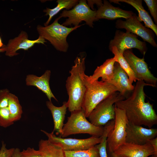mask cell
<instances>
[{"mask_svg":"<svg viewBox=\"0 0 157 157\" xmlns=\"http://www.w3.org/2000/svg\"><path fill=\"white\" fill-rule=\"evenodd\" d=\"M86 55L81 52L76 57L74 65L69 71L70 74L66 81V87L69 98L67 105L71 112L80 110L85 94L86 88L84 82Z\"/></svg>","mask_w":157,"mask_h":157,"instance_id":"cell-2","label":"cell"},{"mask_svg":"<svg viewBox=\"0 0 157 157\" xmlns=\"http://www.w3.org/2000/svg\"><path fill=\"white\" fill-rule=\"evenodd\" d=\"M39 149L42 157H65L64 150L59 144L48 140H41Z\"/></svg>","mask_w":157,"mask_h":157,"instance_id":"cell-22","label":"cell"},{"mask_svg":"<svg viewBox=\"0 0 157 157\" xmlns=\"http://www.w3.org/2000/svg\"><path fill=\"white\" fill-rule=\"evenodd\" d=\"M4 45H3L2 42V41L1 39V38L0 37V48H2L4 46Z\"/></svg>","mask_w":157,"mask_h":157,"instance_id":"cell-35","label":"cell"},{"mask_svg":"<svg viewBox=\"0 0 157 157\" xmlns=\"http://www.w3.org/2000/svg\"><path fill=\"white\" fill-rule=\"evenodd\" d=\"M136 35L127 32L125 33L119 30L116 31L113 39L109 42V48L115 47L119 53L123 54L126 50L136 48L144 55L147 51L145 43L139 40Z\"/></svg>","mask_w":157,"mask_h":157,"instance_id":"cell-11","label":"cell"},{"mask_svg":"<svg viewBox=\"0 0 157 157\" xmlns=\"http://www.w3.org/2000/svg\"><path fill=\"white\" fill-rule=\"evenodd\" d=\"M51 142L60 145L64 151H77L88 149L100 143L102 136H93L89 138L79 139L64 138L56 136L52 132L49 133L41 130Z\"/></svg>","mask_w":157,"mask_h":157,"instance_id":"cell-10","label":"cell"},{"mask_svg":"<svg viewBox=\"0 0 157 157\" xmlns=\"http://www.w3.org/2000/svg\"><path fill=\"white\" fill-rule=\"evenodd\" d=\"M123 55L137 81H142L152 87H156L157 78L151 72L144 57L142 58L138 57L131 49L125 50Z\"/></svg>","mask_w":157,"mask_h":157,"instance_id":"cell-9","label":"cell"},{"mask_svg":"<svg viewBox=\"0 0 157 157\" xmlns=\"http://www.w3.org/2000/svg\"><path fill=\"white\" fill-rule=\"evenodd\" d=\"M14 149L13 148L8 149L6 144L2 142L0 149V157H11Z\"/></svg>","mask_w":157,"mask_h":157,"instance_id":"cell-31","label":"cell"},{"mask_svg":"<svg viewBox=\"0 0 157 157\" xmlns=\"http://www.w3.org/2000/svg\"><path fill=\"white\" fill-rule=\"evenodd\" d=\"M51 71L47 70L40 76L30 74L27 75L26 79V85L28 86H33L44 93L49 101H51L52 98L56 101L58 100L52 93L50 88L49 81Z\"/></svg>","mask_w":157,"mask_h":157,"instance_id":"cell-18","label":"cell"},{"mask_svg":"<svg viewBox=\"0 0 157 157\" xmlns=\"http://www.w3.org/2000/svg\"><path fill=\"white\" fill-rule=\"evenodd\" d=\"M111 157H113V156H111Z\"/></svg>","mask_w":157,"mask_h":157,"instance_id":"cell-37","label":"cell"},{"mask_svg":"<svg viewBox=\"0 0 157 157\" xmlns=\"http://www.w3.org/2000/svg\"><path fill=\"white\" fill-rule=\"evenodd\" d=\"M46 41L42 36L39 35L36 40H31L28 38V35L25 31H21L19 35L15 38L10 40L6 45H5V55L12 57L19 54L16 51L19 49L27 50L35 44H44Z\"/></svg>","mask_w":157,"mask_h":157,"instance_id":"cell-15","label":"cell"},{"mask_svg":"<svg viewBox=\"0 0 157 157\" xmlns=\"http://www.w3.org/2000/svg\"><path fill=\"white\" fill-rule=\"evenodd\" d=\"M108 83L115 86L120 94L125 98L129 96L134 87L126 73L117 62L114 65L113 78Z\"/></svg>","mask_w":157,"mask_h":157,"instance_id":"cell-16","label":"cell"},{"mask_svg":"<svg viewBox=\"0 0 157 157\" xmlns=\"http://www.w3.org/2000/svg\"><path fill=\"white\" fill-rule=\"evenodd\" d=\"M21 157H42L38 150L28 147L20 152Z\"/></svg>","mask_w":157,"mask_h":157,"instance_id":"cell-30","label":"cell"},{"mask_svg":"<svg viewBox=\"0 0 157 157\" xmlns=\"http://www.w3.org/2000/svg\"><path fill=\"white\" fill-rule=\"evenodd\" d=\"M115 27L117 29H125L126 31L140 36L144 41L148 42L153 47H157L154 40V32L144 26L138 20L135 14L134 13L125 21L117 20L115 23Z\"/></svg>","mask_w":157,"mask_h":157,"instance_id":"cell-12","label":"cell"},{"mask_svg":"<svg viewBox=\"0 0 157 157\" xmlns=\"http://www.w3.org/2000/svg\"><path fill=\"white\" fill-rule=\"evenodd\" d=\"M157 156H155V155H153L152 156H151V157H157Z\"/></svg>","mask_w":157,"mask_h":157,"instance_id":"cell-36","label":"cell"},{"mask_svg":"<svg viewBox=\"0 0 157 157\" xmlns=\"http://www.w3.org/2000/svg\"><path fill=\"white\" fill-rule=\"evenodd\" d=\"M126 142L142 145L156 137L157 129L145 128L129 122L127 125Z\"/></svg>","mask_w":157,"mask_h":157,"instance_id":"cell-13","label":"cell"},{"mask_svg":"<svg viewBox=\"0 0 157 157\" xmlns=\"http://www.w3.org/2000/svg\"><path fill=\"white\" fill-rule=\"evenodd\" d=\"M151 16L153 17L156 25L157 24V0H144Z\"/></svg>","mask_w":157,"mask_h":157,"instance_id":"cell-29","label":"cell"},{"mask_svg":"<svg viewBox=\"0 0 157 157\" xmlns=\"http://www.w3.org/2000/svg\"><path fill=\"white\" fill-rule=\"evenodd\" d=\"M71 113L63 126L60 134L61 138L80 133H87L98 137L102 135L104 127L96 126L88 121L82 109Z\"/></svg>","mask_w":157,"mask_h":157,"instance_id":"cell-4","label":"cell"},{"mask_svg":"<svg viewBox=\"0 0 157 157\" xmlns=\"http://www.w3.org/2000/svg\"><path fill=\"white\" fill-rule=\"evenodd\" d=\"M59 19L58 17L52 23L46 26L38 25L37 30L40 35L49 41L57 50L66 52L69 47L67 40L68 35L83 25L68 27L60 24Z\"/></svg>","mask_w":157,"mask_h":157,"instance_id":"cell-5","label":"cell"},{"mask_svg":"<svg viewBox=\"0 0 157 157\" xmlns=\"http://www.w3.org/2000/svg\"><path fill=\"white\" fill-rule=\"evenodd\" d=\"M114 106L115 116L114 126L109 133L107 139L110 153L126 142V129L129 122L124 111Z\"/></svg>","mask_w":157,"mask_h":157,"instance_id":"cell-8","label":"cell"},{"mask_svg":"<svg viewBox=\"0 0 157 157\" xmlns=\"http://www.w3.org/2000/svg\"><path fill=\"white\" fill-rule=\"evenodd\" d=\"M78 2V1L77 0H58L56 1L57 5L55 7L52 9L47 8L44 10L43 11L46 13L45 15L49 16L48 19L44 23L45 26L48 25L52 17L64 8L68 10L74 7Z\"/></svg>","mask_w":157,"mask_h":157,"instance_id":"cell-23","label":"cell"},{"mask_svg":"<svg viewBox=\"0 0 157 157\" xmlns=\"http://www.w3.org/2000/svg\"><path fill=\"white\" fill-rule=\"evenodd\" d=\"M20 150L18 148H15L13 154L11 157H21Z\"/></svg>","mask_w":157,"mask_h":157,"instance_id":"cell-33","label":"cell"},{"mask_svg":"<svg viewBox=\"0 0 157 157\" xmlns=\"http://www.w3.org/2000/svg\"><path fill=\"white\" fill-rule=\"evenodd\" d=\"M46 105L50 110L53 118L54 127L53 132H56V134L60 135L64 124V122L67 108V102L64 101L63 105L60 107L54 106L51 101H46Z\"/></svg>","mask_w":157,"mask_h":157,"instance_id":"cell-21","label":"cell"},{"mask_svg":"<svg viewBox=\"0 0 157 157\" xmlns=\"http://www.w3.org/2000/svg\"><path fill=\"white\" fill-rule=\"evenodd\" d=\"M116 58V62L119 63L120 67L125 71L128 75L129 80L132 84L137 80L134 74L129 65L124 58L123 54L119 53L115 47H113L110 49Z\"/></svg>","mask_w":157,"mask_h":157,"instance_id":"cell-24","label":"cell"},{"mask_svg":"<svg viewBox=\"0 0 157 157\" xmlns=\"http://www.w3.org/2000/svg\"><path fill=\"white\" fill-rule=\"evenodd\" d=\"M154 153L149 142L142 145L125 142L111 154L113 157H148Z\"/></svg>","mask_w":157,"mask_h":157,"instance_id":"cell-14","label":"cell"},{"mask_svg":"<svg viewBox=\"0 0 157 157\" xmlns=\"http://www.w3.org/2000/svg\"><path fill=\"white\" fill-rule=\"evenodd\" d=\"M64 152L65 157H100L96 145L87 149Z\"/></svg>","mask_w":157,"mask_h":157,"instance_id":"cell-27","label":"cell"},{"mask_svg":"<svg viewBox=\"0 0 157 157\" xmlns=\"http://www.w3.org/2000/svg\"><path fill=\"white\" fill-rule=\"evenodd\" d=\"M9 108L12 120L15 122L19 120L22 113V108L17 97L12 93L10 97Z\"/></svg>","mask_w":157,"mask_h":157,"instance_id":"cell-26","label":"cell"},{"mask_svg":"<svg viewBox=\"0 0 157 157\" xmlns=\"http://www.w3.org/2000/svg\"><path fill=\"white\" fill-rule=\"evenodd\" d=\"M149 142L151 144L154 151V155L157 156V138L150 140Z\"/></svg>","mask_w":157,"mask_h":157,"instance_id":"cell-32","label":"cell"},{"mask_svg":"<svg viewBox=\"0 0 157 157\" xmlns=\"http://www.w3.org/2000/svg\"><path fill=\"white\" fill-rule=\"evenodd\" d=\"M125 99L118 92L111 94L98 104L92 111L88 117L90 122L96 126L101 127L115 119L114 104Z\"/></svg>","mask_w":157,"mask_h":157,"instance_id":"cell-6","label":"cell"},{"mask_svg":"<svg viewBox=\"0 0 157 157\" xmlns=\"http://www.w3.org/2000/svg\"><path fill=\"white\" fill-rule=\"evenodd\" d=\"M5 45H4L3 47L0 48V53L4 52L5 51Z\"/></svg>","mask_w":157,"mask_h":157,"instance_id":"cell-34","label":"cell"},{"mask_svg":"<svg viewBox=\"0 0 157 157\" xmlns=\"http://www.w3.org/2000/svg\"><path fill=\"white\" fill-rule=\"evenodd\" d=\"M111 2L118 3L119 2H125L129 4L135 8L138 13L137 16L138 20L143 21L146 28H150L157 36V26L154 23L148 12L144 8L142 5V0H111Z\"/></svg>","mask_w":157,"mask_h":157,"instance_id":"cell-20","label":"cell"},{"mask_svg":"<svg viewBox=\"0 0 157 157\" xmlns=\"http://www.w3.org/2000/svg\"><path fill=\"white\" fill-rule=\"evenodd\" d=\"M96 12V18L98 20L105 19L113 20L119 18L126 19L134 14L132 11L125 10L119 7H114L105 0L104 1L103 4L98 7Z\"/></svg>","mask_w":157,"mask_h":157,"instance_id":"cell-17","label":"cell"},{"mask_svg":"<svg viewBox=\"0 0 157 157\" xmlns=\"http://www.w3.org/2000/svg\"><path fill=\"white\" fill-rule=\"evenodd\" d=\"M116 62L115 56L107 59L102 65L97 67L92 75L89 76L85 74L84 76L90 82L97 80L101 77V81L108 83L113 78L114 65Z\"/></svg>","mask_w":157,"mask_h":157,"instance_id":"cell-19","label":"cell"},{"mask_svg":"<svg viewBox=\"0 0 157 157\" xmlns=\"http://www.w3.org/2000/svg\"><path fill=\"white\" fill-rule=\"evenodd\" d=\"M14 123L11 117L9 105L6 107L0 108V126L6 128L13 124Z\"/></svg>","mask_w":157,"mask_h":157,"instance_id":"cell-28","label":"cell"},{"mask_svg":"<svg viewBox=\"0 0 157 157\" xmlns=\"http://www.w3.org/2000/svg\"><path fill=\"white\" fill-rule=\"evenodd\" d=\"M151 86L142 81H137L130 94L125 99L116 102L114 105L124 110L129 122L149 128L157 124V115L153 104L145 101L144 86Z\"/></svg>","mask_w":157,"mask_h":157,"instance_id":"cell-1","label":"cell"},{"mask_svg":"<svg viewBox=\"0 0 157 157\" xmlns=\"http://www.w3.org/2000/svg\"><path fill=\"white\" fill-rule=\"evenodd\" d=\"M114 120L109 121L104 127V131L102 136L101 142L96 145L100 157H108L107 153V138L109 133L113 128Z\"/></svg>","mask_w":157,"mask_h":157,"instance_id":"cell-25","label":"cell"},{"mask_svg":"<svg viewBox=\"0 0 157 157\" xmlns=\"http://www.w3.org/2000/svg\"><path fill=\"white\" fill-rule=\"evenodd\" d=\"M84 75L83 80L86 91L82 108L87 118L98 104L118 90L115 86L108 82L98 80L90 82Z\"/></svg>","mask_w":157,"mask_h":157,"instance_id":"cell-3","label":"cell"},{"mask_svg":"<svg viewBox=\"0 0 157 157\" xmlns=\"http://www.w3.org/2000/svg\"><path fill=\"white\" fill-rule=\"evenodd\" d=\"M96 10L90 8L86 0H81L72 9L64 10L58 18L60 19L62 17H67L62 24L65 26L72 25L77 26L84 21L87 25L93 28V22L98 20L96 18Z\"/></svg>","mask_w":157,"mask_h":157,"instance_id":"cell-7","label":"cell"}]
</instances>
